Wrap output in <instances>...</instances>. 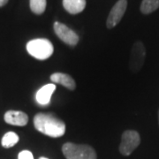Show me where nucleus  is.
Here are the masks:
<instances>
[{
  "label": "nucleus",
  "mask_w": 159,
  "mask_h": 159,
  "mask_svg": "<svg viewBox=\"0 0 159 159\" xmlns=\"http://www.w3.org/2000/svg\"><path fill=\"white\" fill-rule=\"evenodd\" d=\"M141 136L139 133L134 130H126L121 136L119 145V152L123 156H130L133 151L140 145Z\"/></svg>",
  "instance_id": "nucleus-4"
},
{
  "label": "nucleus",
  "mask_w": 159,
  "mask_h": 159,
  "mask_svg": "<svg viewBox=\"0 0 159 159\" xmlns=\"http://www.w3.org/2000/svg\"><path fill=\"white\" fill-rule=\"evenodd\" d=\"M34 125L40 133L52 138L61 137L66 133V124L53 113H37L34 117Z\"/></svg>",
  "instance_id": "nucleus-1"
},
{
  "label": "nucleus",
  "mask_w": 159,
  "mask_h": 159,
  "mask_svg": "<svg viewBox=\"0 0 159 159\" xmlns=\"http://www.w3.org/2000/svg\"><path fill=\"white\" fill-rule=\"evenodd\" d=\"M26 48L30 56L39 60L48 59L54 51V47L51 41L44 38H37L29 41Z\"/></svg>",
  "instance_id": "nucleus-3"
},
{
  "label": "nucleus",
  "mask_w": 159,
  "mask_h": 159,
  "mask_svg": "<svg viewBox=\"0 0 159 159\" xmlns=\"http://www.w3.org/2000/svg\"><path fill=\"white\" fill-rule=\"evenodd\" d=\"M53 29L55 34H57V37L66 43L67 45L76 46L79 42V36L74 32V30L69 29L68 27L65 24L58 21H55L53 25Z\"/></svg>",
  "instance_id": "nucleus-6"
},
{
  "label": "nucleus",
  "mask_w": 159,
  "mask_h": 159,
  "mask_svg": "<svg viewBox=\"0 0 159 159\" xmlns=\"http://www.w3.org/2000/svg\"><path fill=\"white\" fill-rule=\"evenodd\" d=\"M57 86L53 83L46 84L42 87L35 94V101L42 106H46L51 102V98L54 91L56 90Z\"/></svg>",
  "instance_id": "nucleus-9"
},
{
  "label": "nucleus",
  "mask_w": 159,
  "mask_h": 159,
  "mask_svg": "<svg viewBox=\"0 0 159 159\" xmlns=\"http://www.w3.org/2000/svg\"><path fill=\"white\" fill-rule=\"evenodd\" d=\"M18 159H34V156L29 150H22L18 155Z\"/></svg>",
  "instance_id": "nucleus-15"
},
{
  "label": "nucleus",
  "mask_w": 159,
  "mask_h": 159,
  "mask_svg": "<svg viewBox=\"0 0 159 159\" xmlns=\"http://www.w3.org/2000/svg\"><path fill=\"white\" fill-rule=\"evenodd\" d=\"M29 6L31 11L34 14H43L46 9L47 0H29Z\"/></svg>",
  "instance_id": "nucleus-14"
},
{
  "label": "nucleus",
  "mask_w": 159,
  "mask_h": 159,
  "mask_svg": "<svg viewBox=\"0 0 159 159\" xmlns=\"http://www.w3.org/2000/svg\"><path fill=\"white\" fill-rule=\"evenodd\" d=\"M159 8V0H142L141 11L143 14H149Z\"/></svg>",
  "instance_id": "nucleus-13"
},
{
  "label": "nucleus",
  "mask_w": 159,
  "mask_h": 159,
  "mask_svg": "<svg viewBox=\"0 0 159 159\" xmlns=\"http://www.w3.org/2000/svg\"><path fill=\"white\" fill-rule=\"evenodd\" d=\"M20 141V137L14 132H8L4 134L1 140V145L5 148H10L15 146Z\"/></svg>",
  "instance_id": "nucleus-12"
},
{
  "label": "nucleus",
  "mask_w": 159,
  "mask_h": 159,
  "mask_svg": "<svg viewBox=\"0 0 159 159\" xmlns=\"http://www.w3.org/2000/svg\"><path fill=\"white\" fill-rule=\"evenodd\" d=\"M39 159H49V158H47V157H40Z\"/></svg>",
  "instance_id": "nucleus-17"
},
{
  "label": "nucleus",
  "mask_w": 159,
  "mask_h": 159,
  "mask_svg": "<svg viewBox=\"0 0 159 159\" xmlns=\"http://www.w3.org/2000/svg\"><path fill=\"white\" fill-rule=\"evenodd\" d=\"M158 123H159V111H158Z\"/></svg>",
  "instance_id": "nucleus-18"
},
{
  "label": "nucleus",
  "mask_w": 159,
  "mask_h": 159,
  "mask_svg": "<svg viewBox=\"0 0 159 159\" xmlns=\"http://www.w3.org/2000/svg\"><path fill=\"white\" fill-rule=\"evenodd\" d=\"M62 152L66 159H97V152L89 145L66 142Z\"/></svg>",
  "instance_id": "nucleus-2"
},
{
  "label": "nucleus",
  "mask_w": 159,
  "mask_h": 159,
  "mask_svg": "<svg viewBox=\"0 0 159 159\" xmlns=\"http://www.w3.org/2000/svg\"><path fill=\"white\" fill-rule=\"evenodd\" d=\"M63 6L70 14H78L86 7V0H63Z\"/></svg>",
  "instance_id": "nucleus-11"
},
{
  "label": "nucleus",
  "mask_w": 159,
  "mask_h": 159,
  "mask_svg": "<svg viewBox=\"0 0 159 159\" xmlns=\"http://www.w3.org/2000/svg\"><path fill=\"white\" fill-rule=\"evenodd\" d=\"M52 82L56 84H60L69 90H74L76 89V83L72 76L63 73H54L51 75Z\"/></svg>",
  "instance_id": "nucleus-10"
},
{
  "label": "nucleus",
  "mask_w": 159,
  "mask_h": 159,
  "mask_svg": "<svg viewBox=\"0 0 159 159\" xmlns=\"http://www.w3.org/2000/svg\"><path fill=\"white\" fill-rule=\"evenodd\" d=\"M127 7V0H119L109 13L106 26L108 29H113L116 27L123 18Z\"/></svg>",
  "instance_id": "nucleus-7"
},
{
  "label": "nucleus",
  "mask_w": 159,
  "mask_h": 159,
  "mask_svg": "<svg viewBox=\"0 0 159 159\" xmlns=\"http://www.w3.org/2000/svg\"><path fill=\"white\" fill-rule=\"evenodd\" d=\"M146 58V49L141 41L134 43L131 50L129 68L132 73H138L142 68Z\"/></svg>",
  "instance_id": "nucleus-5"
},
{
  "label": "nucleus",
  "mask_w": 159,
  "mask_h": 159,
  "mask_svg": "<svg viewBox=\"0 0 159 159\" xmlns=\"http://www.w3.org/2000/svg\"><path fill=\"white\" fill-rule=\"evenodd\" d=\"M7 3H8V0H0V7L6 6Z\"/></svg>",
  "instance_id": "nucleus-16"
},
{
  "label": "nucleus",
  "mask_w": 159,
  "mask_h": 159,
  "mask_svg": "<svg viewBox=\"0 0 159 159\" xmlns=\"http://www.w3.org/2000/svg\"><path fill=\"white\" fill-rule=\"evenodd\" d=\"M4 119L9 125L24 126L29 122V116L20 111H8L5 113Z\"/></svg>",
  "instance_id": "nucleus-8"
}]
</instances>
